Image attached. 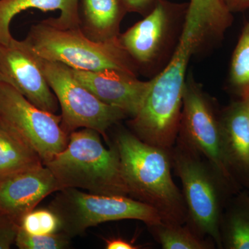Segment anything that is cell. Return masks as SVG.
Wrapping results in <instances>:
<instances>
[{"label": "cell", "instance_id": "4", "mask_svg": "<svg viewBox=\"0 0 249 249\" xmlns=\"http://www.w3.org/2000/svg\"><path fill=\"white\" fill-rule=\"evenodd\" d=\"M96 130L71 132L66 147L46 163L63 188H76L103 196H129L115 145L106 148Z\"/></svg>", "mask_w": 249, "mask_h": 249}, {"label": "cell", "instance_id": "6", "mask_svg": "<svg viewBox=\"0 0 249 249\" xmlns=\"http://www.w3.org/2000/svg\"><path fill=\"white\" fill-rule=\"evenodd\" d=\"M188 6L156 0L143 19L119 35L123 48L138 72L152 79L166 67L182 34Z\"/></svg>", "mask_w": 249, "mask_h": 249}, {"label": "cell", "instance_id": "1", "mask_svg": "<svg viewBox=\"0 0 249 249\" xmlns=\"http://www.w3.org/2000/svg\"><path fill=\"white\" fill-rule=\"evenodd\" d=\"M232 21V14L222 0L190 1L183 32L171 60L152 78L140 111L128 121L134 135L164 150L173 147L178 133L190 60L219 43Z\"/></svg>", "mask_w": 249, "mask_h": 249}, {"label": "cell", "instance_id": "12", "mask_svg": "<svg viewBox=\"0 0 249 249\" xmlns=\"http://www.w3.org/2000/svg\"><path fill=\"white\" fill-rule=\"evenodd\" d=\"M71 71L100 101L124 111L130 119L140 111L152 85L151 79L142 81L135 75L117 70L88 71L71 68Z\"/></svg>", "mask_w": 249, "mask_h": 249}, {"label": "cell", "instance_id": "13", "mask_svg": "<svg viewBox=\"0 0 249 249\" xmlns=\"http://www.w3.org/2000/svg\"><path fill=\"white\" fill-rule=\"evenodd\" d=\"M62 190L52 172L41 164L0 178V212L18 222L54 192Z\"/></svg>", "mask_w": 249, "mask_h": 249}, {"label": "cell", "instance_id": "14", "mask_svg": "<svg viewBox=\"0 0 249 249\" xmlns=\"http://www.w3.org/2000/svg\"><path fill=\"white\" fill-rule=\"evenodd\" d=\"M221 151L228 173L249 191V126L247 108L239 98L219 112Z\"/></svg>", "mask_w": 249, "mask_h": 249}, {"label": "cell", "instance_id": "10", "mask_svg": "<svg viewBox=\"0 0 249 249\" xmlns=\"http://www.w3.org/2000/svg\"><path fill=\"white\" fill-rule=\"evenodd\" d=\"M182 101L177 140L200 154L233 180L226 168L221 151L220 111L192 73L186 77Z\"/></svg>", "mask_w": 249, "mask_h": 249}, {"label": "cell", "instance_id": "5", "mask_svg": "<svg viewBox=\"0 0 249 249\" xmlns=\"http://www.w3.org/2000/svg\"><path fill=\"white\" fill-rule=\"evenodd\" d=\"M24 41L40 58L60 62L73 70H113L135 76L138 73L119 37L95 41L85 35L80 27L63 29L45 19L31 27Z\"/></svg>", "mask_w": 249, "mask_h": 249}, {"label": "cell", "instance_id": "16", "mask_svg": "<svg viewBox=\"0 0 249 249\" xmlns=\"http://www.w3.org/2000/svg\"><path fill=\"white\" fill-rule=\"evenodd\" d=\"M80 29L91 40L106 41L120 35L127 11L123 0H81Z\"/></svg>", "mask_w": 249, "mask_h": 249}, {"label": "cell", "instance_id": "18", "mask_svg": "<svg viewBox=\"0 0 249 249\" xmlns=\"http://www.w3.org/2000/svg\"><path fill=\"white\" fill-rule=\"evenodd\" d=\"M41 164L36 150L0 121V178Z\"/></svg>", "mask_w": 249, "mask_h": 249}, {"label": "cell", "instance_id": "23", "mask_svg": "<svg viewBox=\"0 0 249 249\" xmlns=\"http://www.w3.org/2000/svg\"><path fill=\"white\" fill-rule=\"evenodd\" d=\"M19 224L14 218L0 212V249H9L16 242Z\"/></svg>", "mask_w": 249, "mask_h": 249}, {"label": "cell", "instance_id": "2", "mask_svg": "<svg viewBox=\"0 0 249 249\" xmlns=\"http://www.w3.org/2000/svg\"><path fill=\"white\" fill-rule=\"evenodd\" d=\"M114 145L129 196L155 209L161 222L186 224V206L172 177L169 150L147 144L126 129L116 134Z\"/></svg>", "mask_w": 249, "mask_h": 249}, {"label": "cell", "instance_id": "20", "mask_svg": "<svg viewBox=\"0 0 249 249\" xmlns=\"http://www.w3.org/2000/svg\"><path fill=\"white\" fill-rule=\"evenodd\" d=\"M229 85L239 98L249 92V18L246 21L232 53Z\"/></svg>", "mask_w": 249, "mask_h": 249}, {"label": "cell", "instance_id": "26", "mask_svg": "<svg viewBox=\"0 0 249 249\" xmlns=\"http://www.w3.org/2000/svg\"><path fill=\"white\" fill-rule=\"evenodd\" d=\"M222 1L232 14L242 12L249 9V0H222Z\"/></svg>", "mask_w": 249, "mask_h": 249}, {"label": "cell", "instance_id": "19", "mask_svg": "<svg viewBox=\"0 0 249 249\" xmlns=\"http://www.w3.org/2000/svg\"><path fill=\"white\" fill-rule=\"evenodd\" d=\"M149 232L163 249H214L212 239L196 235L186 224H166L163 222L147 226Z\"/></svg>", "mask_w": 249, "mask_h": 249}, {"label": "cell", "instance_id": "15", "mask_svg": "<svg viewBox=\"0 0 249 249\" xmlns=\"http://www.w3.org/2000/svg\"><path fill=\"white\" fill-rule=\"evenodd\" d=\"M80 0H0V44L8 45L13 40L10 25L15 16L30 9L60 11V17L46 19L55 27H80Z\"/></svg>", "mask_w": 249, "mask_h": 249}, {"label": "cell", "instance_id": "7", "mask_svg": "<svg viewBox=\"0 0 249 249\" xmlns=\"http://www.w3.org/2000/svg\"><path fill=\"white\" fill-rule=\"evenodd\" d=\"M58 192L49 207L60 218L62 232L70 237L112 221L137 219L147 226L161 222L155 209L129 196H103L71 188Z\"/></svg>", "mask_w": 249, "mask_h": 249}, {"label": "cell", "instance_id": "11", "mask_svg": "<svg viewBox=\"0 0 249 249\" xmlns=\"http://www.w3.org/2000/svg\"><path fill=\"white\" fill-rule=\"evenodd\" d=\"M0 83L19 91L37 107L55 114L56 96L47 83L38 57L25 41L13 38L8 45L0 44Z\"/></svg>", "mask_w": 249, "mask_h": 249}, {"label": "cell", "instance_id": "3", "mask_svg": "<svg viewBox=\"0 0 249 249\" xmlns=\"http://www.w3.org/2000/svg\"><path fill=\"white\" fill-rule=\"evenodd\" d=\"M172 169L179 178L187 209L186 225L221 249L219 224L224 209L242 188L196 150L176 140L169 150Z\"/></svg>", "mask_w": 249, "mask_h": 249}, {"label": "cell", "instance_id": "9", "mask_svg": "<svg viewBox=\"0 0 249 249\" xmlns=\"http://www.w3.org/2000/svg\"><path fill=\"white\" fill-rule=\"evenodd\" d=\"M0 121L40 156L43 164L66 147L69 134L61 115L31 103L11 85L0 83Z\"/></svg>", "mask_w": 249, "mask_h": 249}, {"label": "cell", "instance_id": "8", "mask_svg": "<svg viewBox=\"0 0 249 249\" xmlns=\"http://www.w3.org/2000/svg\"><path fill=\"white\" fill-rule=\"evenodd\" d=\"M38 60L61 107L62 127L67 134L89 128L106 137L111 126L127 118L124 111L105 104L85 88L72 74L70 67L40 57Z\"/></svg>", "mask_w": 249, "mask_h": 249}, {"label": "cell", "instance_id": "21", "mask_svg": "<svg viewBox=\"0 0 249 249\" xmlns=\"http://www.w3.org/2000/svg\"><path fill=\"white\" fill-rule=\"evenodd\" d=\"M19 227L32 235H45L62 232L60 218L51 208L34 209L20 219Z\"/></svg>", "mask_w": 249, "mask_h": 249}, {"label": "cell", "instance_id": "25", "mask_svg": "<svg viewBox=\"0 0 249 249\" xmlns=\"http://www.w3.org/2000/svg\"><path fill=\"white\" fill-rule=\"evenodd\" d=\"M106 249H139L142 246L136 245L132 241H129L123 237H109L104 239Z\"/></svg>", "mask_w": 249, "mask_h": 249}, {"label": "cell", "instance_id": "27", "mask_svg": "<svg viewBox=\"0 0 249 249\" xmlns=\"http://www.w3.org/2000/svg\"><path fill=\"white\" fill-rule=\"evenodd\" d=\"M243 100L245 103L246 108H247V116H248V121L249 126V92L245 93L242 97L239 98Z\"/></svg>", "mask_w": 249, "mask_h": 249}, {"label": "cell", "instance_id": "24", "mask_svg": "<svg viewBox=\"0 0 249 249\" xmlns=\"http://www.w3.org/2000/svg\"><path fill=\"white\" fill-rule=\"evenodd\" d=\"M127 13H137L145 16L155 6L156 0H123Z\"/></svg>", "mask_w": 249, "mask_h": 249}, {"label": "cell", "instance_id": "17", "mask_svg": "<svg viewBox=\"0 0 249 249\" xmlns=\"http://www.w3.org/2000/svg\"><path fill=\"white\" fill-rule=\"evenodd\" d=\"M221 249H249V191L235 195L219 224Z\"/></svg>", "mask_w": 249, "mask_h": 249}, {"label": "cell", "instance_id": "22", "mask_svg": "<svg viewBox=\"0 0 249 249\" xmlns=\"http://www.w3.org/2000/svg\"><path fill=\"white\" fill-rule=\"evenodd\" d=\"M71 238L64 232L32 235L19 227L15 244L20 249H65L70 247Z\"/></svg>", "mask_w": 249, "mask_h": 249}]
</instances>
